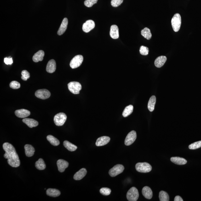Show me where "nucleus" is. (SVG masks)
<instances>
[{
  "instance_id": "obj_1",
  "label": "nucleus",
  "mask_w": 201,
  "mask_h": 201,
  "mask_svg": "<svg viewBox=\"0 0 201 201\" xmlns=\"http://www.w3.org/2000/svg\"><path fill=\"white\" fill-rule=\"evenodd\" d=\"M3 148L5 152L4 158L8 159V164L13 167H19L20 165V161L14 146L9 143L6 142L3 144Z\"/></svg>"
},
{
  "instance_id": "obj_2",
  "label": "nucleus",
  "mask_w": 201,
  "mask_h": 201,
  "mask_svg": "<svg viewBox=\"0 0 201 201\" xmlns=\"http://www.w3.org/2000/svg\"><path fill=\"white\" fill-rule=\"evenodd\" d=\"M181 24V19L180 14L177 13L173 16L171 20L172 26L173 30L175 32H178L180 30Z\"/></svg>"
},
{
  "instance_id": "obj_3",
  "label": "nucleus",
  "mask_w": 201,
  "mask_h": 201,
  "mask_svg": "<svg viewBox=\"0 0 201 201\" xmlns=\"http://www.w3.org/2000/svg\"><path fill=\"white\" fill-rule=\"evenodd\" d=\"M136 169L138 172L142 173L149 172L152 170V166L148 163H139L136 165Z\"/></svg>"
},
{
  "instance_id": "obj_4",
  "label": "nucleus",
  "mask_w": 201,
  "mask_h": 201,
  "mask_svg": "<svg viewBox=\"0 0 201 201\" xmlns=\"http://www.w3.org/2000/svg\"><path fill=\"white\" fill-rule=\"evenodd\" d=\"M68 88L70 91L73 94H78L82 89L80 83L77 82H71L68 84Z\"/></svg>"
},
{
  "instance_id": "obj_5",
  "label": "nucleus",
  "mask_w": 201,
  "mask_h": 201,
  "mask_svg": "<svg viewBox=\"0 0 201 201\" xmlns=\"http://www.w3.org/2000/svg\"><path fill=\"white\" fill-rule=\"evenodd\" d=\"M127 199L129 201H136L138 199L139 193L136 188L132 187L127 192Z\"/></svg>"
},
{
  "instance_id": "obj_6",
  "label": "nucleus",
  "mask_w": 201,
  "mask_h": 201,
  "mask_svg": "<svg viewBox=\"0 0 201 201\" xmlns=\"http://www.w3.org/2000/svg\"><path fill=\"white\" fill-rule=\"evenodd\" d=\"M67 116L63 112H60L56 115L54 117V123L57 126H60L65 124L67 119Z\"/></svg>"
},
{
  "instance_id": "obj_7",
  "label": "nucleus",
  "mask_w": 201,
  "mask_h": 201,
  "mask_svg": "<svg viewBox=\"0 0 201 201\" xmlns=\"http://www.w3.org/2000/svg\"><path fill=\"white\" fill-rule=\"evenodd\" d=\"M83 58L81 55H78L75 56L71 60L70 66L72 69H75L79 67L83 62Z\"/></svg>"
},
{
  "instance_id": "obj_8",
  "label": "nucleus",
  "mask_w": 201,
  "mask_h": 201,
  "mask_svg": "<svg viewBox=\"0 0 201 201\" xmlns=\"http://www.w3.org/2000/svg\"><path fill=\"white\" fill-rule=\"evenodd\" d=\"M124 166L122 165L117 164L110 169L109 174L111 177H114L123 172L124 170Z\"/></svg>"
},
{
  "instance_id": "obj_9",
  "label": "nucleus",
  "mask_w": 201,
  "mask_h": 201,
  "mask_svg": "<svg viewBox=\"0 0 201 201\" xmlns=\"http://www.w3.org/2000/svg\"><path fill=\"white\" fill-rule=\"evenodd\" d=\"M35 95L38 99L45 100L48 99L50 97V92L46 89H39L35 93Z\"/></svg>"
},
{
  "instance_id": "obj_10",
  "label": "nucleus",
  "mask_w": 201,
  "mask_h": 201,
  "mask_svg": "<svg viewBox=\"0 0 201 201\" xmlns=\"http://www.w3.org/2000/svg\"><path fill=\"white\" fill-rule=\"evenodd\" d=\"M137 138V134L135 131L133 130L130 132L127 136L125 140V145L126 146H129L133 144Z\"/></svg>"
},
{
  "instance_id": "obj_11",
  "label": "nucleus",
  "mask_w": 201,
  "mask_h": 201,
  "mask_svg": "<svg viewBox=\"0 0 201 201\" xmlns=\"http://www.w3.org/2000/svg\"><path fill=\"white\" fill-rule=\"evenodd\" d=\"M95 24L93 20H87L83 24L82 26V30L85 32H88L94 28Z\"/></svg>"
},
{
  "instance_id": "obj_12",
  "label": "nucleus",
  "mask_w": 201,
  "mask_h": 201,
  "mask_svg": "<svg viewBox=\"0 0 201 201\" xmlns=\"http://www.w3.org/2000/svg\"><path fill=\"white\" fill-rule=\"evenodd\" d=\"M57 164L58 170L60 173H63L65 171V169L69 166V163L63 159L58 160Z\"/></svg>"
},
{
  "instance_id": "obj_13",
  "label": "nucleus",
  "mask_w": 201,
  "mask_h": 201,
  "mask_svg": "<svg viewBox=\"0 0 201 201\" xmlns=\"http://www.w3.org/2000/svg\"><path fill=\"white\" fill-rule=\"evenodd\" d=\"M110 36L111 38L114 39L118 38L119 37V30L117 25H111L110 28Z\"/></svg>"
},
{
  "instance_id": "obj_14",
  "label": "nucleus",
  "mask_w": 201,
  "mask_h": 201,
  "mask_svg": "<svg viewBox=\"0 0 201 201\" xmlns=\"http://www.w3.org/2000/svg\"><path fill=\"white\" fill-rule=\"evenodd\" d=\"M110 140V138L108 136L100 137L97 139L96 145L97 146H104V145L108 143L109 142Z\"/></svg>"
},
{
  "instance_id": "obj_15",
  "label": "nucleus",
  "mask_w": 201,
  "mask_h": 201,
  "mask_svg": "<svg viewBox=\"0 0 201 201\" xmlns=\"http://www.w3.org/2000/svg\"><path fill=\"white\" fill-rule=\"evenodd\" d=\"M15 114L19 118H25L30 116V112L28 110L22 109L15 111Z\"/></svg>"
},
{
  "instance_id": "obj_16",
  "label": "nucleus",
  "mask_w": 201,
  "mask_h": 201,
  "mask_svg": "<svg viewBox=\"0 0 201 201\" xmlns=\"http://www.w3.org/2000/svg\"><path fill=\"white\" fill-rule=\"evenodd\" d=\"M56 63L55 60L52 59L48 61L46 67L47 72L49 73H53L56 70Z\"/></svg>"
},
{
  "instance_id": "obj_17",
  "label": "nucleus",
  "mask_w": 201,
  "mask_h": 201,
  "mask_svg": "<svg viewBox=\"0 0 201 201\" xmlns=\"http://www.w3.org/2000/svg\"><path fill=\"white\" fill-rule=\"evenodd\" d=\"M68 25V19L65 18L63 19L62 23L60 25L59 30H58V34L59 36H61L65 33L67 28Z\"/></svg>"
},
{
  "instance_id": "obj_18",
  "label": "nucleus",
  "mask_w": 201,
  "mask_h": 201,
  "mask_svg": "<svg viewBox=\"0 0 201 201\" xmlns=\"http://www.w3.org/2000/svg\"><path fill=\"white\" fill-rule=\"evenodd\" d=\"M167 60L166 57L165 56H160L157 58L155 61V65L156 67L160 68L164 65Z\"/></svg>"
},
{
  "instance_id": "obj_19",
  "label": "nucleus",
  "mask_w": 201,
  "mask_h": 201,
  "mask_svg": "<svg viewBox=\"0 0 201 201\" xmlns=\"http://www.w3.org/2000/svg\"><path fill=\"white\" fill-rule=\"evenodd\" d=\"M87 171L85 168H83L76 173L74 175L73 179L76 180H81L86 175Z\"/></svg>"
},
{
  "instance_id": "obj_20",
  "label": "nucleus",
  "mask_w": 201,
  "mask_h": 201,
  "mask_svg": "<svg viewBox=\"0 0 201 201\" xmlns=\"http://www.w3.org/2000/svg\"><path fill=\"white\" fill-rule=\"evenodd\" d=\"M22 122L27 125L29 128H32L38 126V123L36 120L32 118H25L22 120Z\"/></svg>"
},
{
  "instance_id": "obj_21",
  "label": "nucleus",
  "mask_w": 201,
  "mask_h": 201,
  "mask_svg": "<svg viewBox=\"0 0 201 201\" xmlns=\"http://www.w3.org/2000/svg\"><path fill=\"white\" fill-rule=\"evenodd\" d=\"M142 193L144 197L148 199H151L153 196L152 190L147 186H145L143 188Z\"/></svg>"
},
{
  "instance_id": "obj_22",
  "label": "nucleus",
  "mask_w": 201,
  "mask_h": 201,
  "mask_svg": "<svg viewBox=\"0 0 201 201\" xmlns=\"http://www.w3.org/2000/svg\"><path fill=\"white\" fill-rule=\"evenodd\" d=\"M44 56V52L43 50L38 51L33 56L32 60L35 62H38L39 61H42L43 60Z\"/></svg>"
},
{
  "instance_id": "obj_23",
  "label": "nucleus",
  "mask_w": 201,
  "mask_h": 201,
  "mask_svg": "<svg viewBox=\"0 0 201 201\" xmlns=\"http://www.w3.org/2000/svg\"><path fill=\"white\" fill-rule=\"evenodd\" d=\"M25 153L26 156L28 157H32L35 152V149L31 145L26 144L24 146Z\"/></svg>"
},
{
  "instance_id": "obj_24",
  "label": "nucleus",
  "mask_w": 201,
  "mask_h": 201,
  "mask_svg": "<svg viewBox=\"0 0 201 201\" xmlns=\"http://www.w3.org/2000/svg\"><path fill=\"white\" fill-rule=\"evenodd\" d=\"M171 161L173 163L179 165H183L187 163V161L186 159L179 157H174L171 158Z\"/></svg>"
},
{
  "instance_id": "obj_25",
  "label": "nucleus",
  "mask_w": 201,
  "mask_h": 201,
  "mask_svg": "<svg viewBox=\"0 0 201 201\" xmlns=\"http://www.w3.org/2000/svg\"><path fill=\"white\" fill-rule=\"evenodd\" d=\"M46 194L50 196L56 197L60 195V192L56 189L48 188L47 190Z\"/></svg>"
},
{
  "instance_id": "obj_26",
  "label": "nucleus",
  "mask_w": 201,
  "mask_h": 201,
  "mask_svg": "<svg viewBox=\"0 0 201 201\" xmlns=\"http://www.w3.org/2000/svg\"><path fill=\"white\" fill-rule=\"evenodd\" d=\"M156 102V98L155 96H152L150 98L148 102V107L149 111L152 112L154 110L155 105Z\"/></svg>"
},
{
  "instance_id": "obj_27",
  "label": "nucleus",
  "mask_w": 201,
  "mask_h": 201,
  "mask_svg": "<svg viewBox=\"0 0 201 201\" xmlns=\"http://www.w3.org/2000/svg\"><path fill=\"white\" fill-rule=\"evenodd\" d=\"M64 146L69 151L73 152L76 151L77 149V147L75 145L71 143L67 140H65L63 142Z\"/></svg>"
},
{
  "instance_id": "obj_28",
  "label": "nucleus",
  "mask_w": 201,
  "mask_h": 201,
  "mask_svg": "<svg viewBox=\"0 0 201 201\" xmlns=\"http://www.w3.org/2000/svg\"><path fill=\"white\" fill-rule=\"evenodd\" d=\"M35 166L37 169L40 170H43L45 169L46 165L44 161L42 158H40L36 162Z\"/></svg>"
},
{
  "instance_id": "obj_29",
  "label": "nucleus",
  "mask_w": 201,
  "mask_h": 201,
  "mask_svg": "<svg viewBox=\"0 0 201 201\" xmlns=\"http://www.w3.org/2000/svg\"><path fill=\"white\" fill-rule=\"evenodd\" d=\"M133 110H134V106L132 105H128L125 108L124 111H123V114H122L123 116L124 117H128L132 113Z\"/></svg>"
},
{
  "instance_id": "obj_30",
  "label": "nucleus",
  "mask_w": 201,
  "mask_h": 201,
  "mask_svg": "<svg viewBox=\"0 0 201 201\" xmlns=\"http://www.w3.org/2000/svg\"><path fill=\"white\" fill-rule=\"evenodd\" d=\"M141 35L147 40H150L152 37V34L150 29L147 28H145L141 31Z\"/></svg>"
},
{
  "instance_id": "obj_31",
  "label": "nucleus",
  "mask_w": 201,
  "mask_h": 201,
  "mask_svg": "<svg viewBox=\"0 0 201 201\" xmlns=\"http://www.w3.org/2000/svg\"><path fill=\"white\" fill-rule=\"evenodd\" d=\"M47 139L52 145L54 146H58L60 144V141L58 139L53 136L49 135L47 137Z\"/></svg>"
},
{
  "instance_id": "obj_32",
  "label": "nucleus",
  "mask_w": 201,
  "mask_h": 201,
  "mask_svg": "<svg viewBox=\"0 0 201 201\" xmlns=\"http://www.w3.org/2000/svg\"><path fill=\"white\" fill-rule=\"evenodd\" d=\"M159 198L160 201H169V196L168 193L163 191L159 192Z\"/></svg>"
},
{
  "instance_id": "obj_33",
  "label": "nucleus",
  "mask_w": 201,
  "mask_h": 201,
  "mask_svg": "<svg viewBox=\"0 0 201 201\" xmlns=\"http://www.w3.org/2000/svg\"><path fill=\"white\" fill-rule=\"evenodd\" d=\"M201 147V141H196L193 143L188 146L189 149H190L194 150L200 148Z\"/></svg>"
},
{
  "instance_id": "obj_34",
  "label": "nucleus",
  "mask_w": 201,
  "mask_h": 201,
  "mask_svg": "<svg viewBox=\"0 0 201 201\" xmlns=\"http://www.w3.org/2000/svg\"><path fill=\"white\" fill-rule=\"evenodd\" d=\"M139 51L141 55L146 56L148 55L149 54V50L147 47L142 46L140 47Z\"/></svg>"
},
{
  "instance_id": "obj_35",
  "label": "nucleus",
  "mask_w": 201,
  "mask_h": 201,
  "mask_svg": "<svg viewBox=\"0 0 201 201\" xmlns=\"http://www.w3.org/2000/svg\"><path fill=\"white\" fill-rule=\"evenodd\" d=\"M100 192L104 196H108L111 192V190L108 188H102L100 190Z\"/></svg>"
},
{
  "instance_id": "obj_36",
  "label": "nucleus",
  "mask_w": 201,
  "mask_h": 201,
  "mask_svg": "<svg viewBox=\"0 0 201 201\" xmlns=\"http://www.w3.org/2000/svg\"><path fill=\"white\" fill-rule=\"evenodd\" d=\"M98 0H85L84 5L87 7H91L97 2Z\"/></svg>"
},
{
  "instance_id": "obj_37",
  "label": "nucleus",
  "mask_w": 201,
  "mask_h": 201,
  "mask_svg": "<svg viewBox=\"0 0 201 201\" xmlns=\"http://www.w3.org/2000/svg\"><path fill=\"white\" fill-rule=\"evenodd\" d=\"M20 84L16 81H13L10 83V87L12 89H18L20 88Z\"/></svg>"
},
{
  "instance_id": "obj_38",
  "label": "nucleus",
  "mask_w": 201,
  "mask_h": 201,
  "mask_svg": "<svg viewBox=\"0 0 201 201\" xmlns=\"http://www.w3.org/2000/svg\"><path fill=\"white\" fill-rule=\"evenodd\" d=\"M21 79L24 81H26L30 77V73L26 70H24L21 72Z\"/></svg>"
},
{
  "instance_id": "obj_39",
  "label": "nucleus",
  "mask_w": 201,
  "mask_h": 201,
  "mask_svg": "<svg viewBox=\"0 0 201 201\" xmlns=\"http://www.w3.org/2000/svg\"><path fill=\"white\" fill-rule=\"evenodd\" d=\"M123 0H111V5L114 7H118L123 3Z\"/></svg>"
},
{
  "instance_id": "obj_40",
  "label": "nucleus",
  "mask_w": 201,
  "mask_h": 201,
  "mask_svg": "<svg viewBox=\"0 0 201 201\" xmlns=\"http://www.w3.org/2000/svg\"><path fill=\"white\" fill-rule=\"evenodd\" d=\"M4 62L6 65H11L13 64V59L11 57L4 58Z\"/></svg>"
},
{
  "instance_id": "obj_41",
  "label": "nucleus",
  "mask_w": 201,
  "mask_h": 201,
  "mask_svg": "<svg viewBox=\"0 0 201 201\" xmlns=\"http://www.w3.org/2000/svg\"><path fill=\"white\" fill-rule=\"evenodd\" d=\"M174 201H183L182 198L180 196H176V197H175L174 200Z\"/></svg>"
}]
</instances>
